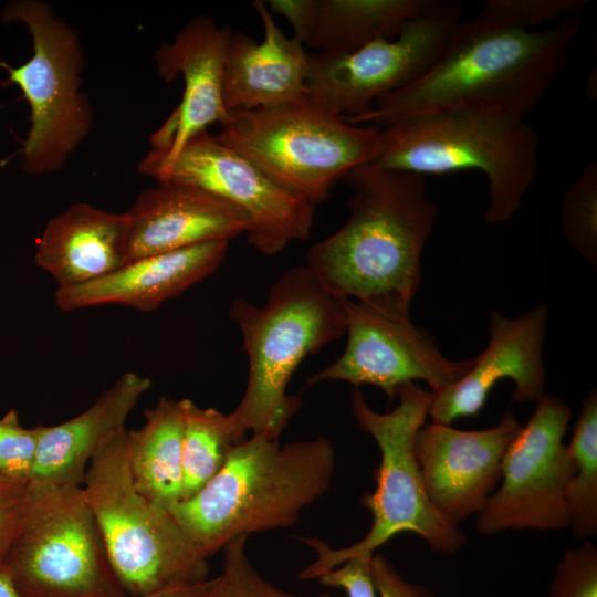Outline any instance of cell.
<instances>
[{"mask_svg":"<svg viewBox=\"0 0 597 597\" xmlns=\"http://www.w3.org/2000/svg\"><path fill=\"white\" fill-rule=\"evenodd\" d=\"M548 308L537 305L514 318L493 311L490 341L459 380L430 390L428 417L451 425L457 418L474 417L484 407L492 388L502 379L514 381L513 400L538 401L545 394L543 344Z\"/></svg>","mask_w":597,"mask_h":597,"instance_id":"obj_16","label":"cell"},{"mask_svg":"<svg viewBox=\"0 0 597 597\" xmlns=\"http://www.w3.org/2000/svg\"><path fill=\"white\" fill-rule=\"evenodd\" d=\"M573 474L566 488L569 530L583 541L597 534V391L583 399L570 440L566 444Z\"/></svg>","mask_w":597,"mask_h":597,"instance_id":"obj_25","label":"cell"},{"mask_svg":"<svg viewBox=\"0 0 597 597\" xmlns=\"http://www.w3.org/2000/svg\"><path fill=\"white\" fill-rule=\"evenodd\" d=\"M182 500L193 496L223 467L234 442L227 413L181 399Z\"/></svg>","mask_w":597,"mask_h":597,"instance_id":"obj_26","label":"cell"},{"mask_svg":"<svg viewBox=\"0 0 597 597\" xmlns=\"http://www.w3.org/2000/svg\"><path fill=\"white\" fill-rule=\"evenodd\" d=\"M347 344L332 364L311 375L305 387L343 380L380 388L391 401L401 386L422 380L431 390L462 378L474 357L451 360L410 317V302L397 295L342 298Z\"/></svg>","mask_w":597,"mask_h":597,"instance_id":"obj_12","label":"cell"},{"mask_svg":"<svg viewBox=\"0 0 597 597\" xmlns=\"http://www.w3.org/2000/svg\"><path fill=\"white\" fill-rule=\"evenodd\" d=\"M582 28L577 15L528 30L481 11L451 32L431 66L408 86L348 123L384 128L404 118L449 108L531 114L567 67Z\"/></svg>","mask_w":597,"mask_h":597,"instance_id":"obj_1","label":"cell"},{"mask_svg":"<svg viewBox=\"0 0 597 597\" xmlns=\"http://www.w3.org/2000/svg\"><path fill=\"white\" fill-rule=\"evenodd\" d=\"M371 575L379 597H436L428 587L406 580L381 554L371 557Z\"/></svg>","mask_w":597,"mask_h":597,"instance_id":"obj_33","label":"cell"},{"mask_svg":"<svg viewBox=\"0 0 597 597\" xmlns=\"http://www.w3.org/2000/svg\"><path fill=\"white\" fill-rule=\"evenodd\" d=\"M151 380L123 374L82 413L55 426H39L38 450L25 489L82 485L95 453L125 428Z\"/></svg>","mask_w":597,"mask_h":597,"instance_id":"obj_21","label":"cell"},{"mask_svg":"<svg viewBox=\"0 0 597 597\" xmlns=\"http://www.w3.org/2000/svg\"><path fill=\"white\" fill-rule=\"evenodd\" d=\"M343 180L352 190L348 219L308 249L305 265L338 298L397 295L411 303L438 212L423 176L367 163Z\"/></svg>","mask_w":597,"mask_h":597,"instance_id":"obj_2","label":"cell"},{"mask_svg":"<svg viewBox=\"0 0 597 597\" xmlns=\"http://www.w3.org/2000/svg\"><path fill=\"white\" fill-rule=\"evenodd\" d=\"M82 488L113 573L127 596L208 579V558L169 510L136 489L129 430L121 431L95 453Z\"/></svg>","mask_w":597,"mask_h":597,"instance_id":"obj_7","label":"cell"},{"mask_svg":"<svg viewBox=\"0 0 597 597\" xmlns=\"http://www.w3.org/2000/svg\"><path fill=\"white\" fill-rule=\"evenodd\" d=\"M588 3L587 0H488L482 11L538 30L577 15Z\"/></svg>","mask_w":597,"mask_h":597,"instance_id":"obj_30","label":"cell"},{"mask_svg":"<svg viewBox=\"0 0 597 597\" xmlns=\"http://www.w3.org/2000/svg\"><path fill=\"white\" fill-rule=\"evenodd\" d=\"M213 578L203 582L177 587H170L158 591L126 597H202L212 586Z\"/></svg>","mask_w":597,"mask_h":597,"instance_id":"obj_36","label":"cell"},{"mask_svg":"<svg viewBox=\"0 0 597 597\" xmlns=\"http://www.w3.org/2000/svg\"><path fill=\"white\" fill-rule=\"evenodd\" d=\"M25 507L4 556L23 597H126L82 485L24 489Z\"/></svg>","mask_w":597,"mask_h":597,"instance_id":"obj_10","label":"cell"},{"mask_svg":"<svg viewBox=\"0 0 597 597\" xmlns=\"http://www.w3.org/2000/svg\"><path fill=\"white\" fill-rule=\"evenodd\" d=\"M232 32L210 17L199 15L156 50L159 77L169 83L181 75L184 93L179 105L150 136V149L174 153L226 116L222 83Z\"/></svg>","mask_w":597,"mask_h":597,"instance_id":"obj_17","label":"cell"},{"mask_svg":"<svg viewBox=\"0 0 597 597\" xmlns=\"http://www.w3.org/2000/svg\"><path fill=\"white\" fill-rule=\"evenodd\" d=\"M374 553L355 555L341 565L321 573L322 585L345 589L348 597H377L371 575V557Z\"/></svg>","mask_w":597,"mask_h":597,"instance_id":"obj_32","label":"cell"},{"mask_svg":"<svg viewBox=\"0 0 597 597\" xmlns=\"http://www.w3.org/2000/svg\"><path fill=\"white\" fill-rule=\"evenodd\" d=\"M548 597H597V548L590 541L565 552Z\"/></svg>","mask_w":597,"mask_h":597,"instance_id":"obj_31","label":"cell"},{"mask_svg":"<svg viewBox=\"0 0 597 597\" xmlns=\"http://www.w3.org/2000/svg\"><path fill=\"white\" fill-rule=\"evenodd\" d=\"M335 449L317 437L280 446L252 433L219 472L170 514L206 558L240 535L286 528L331 488Z\"/></svg>","mask_w":597,"mask_h":597,"instance_id":"obj_3","label":"cell"},{"mask_svg":"<svg viewBox=\"0 0 597 597\" xmlns=\"http://www.w3.org/2000/svg\"><path fill=\"white\" fill-rule=\"evenodd\" d=\"M219 124L218 142L313 206L353 169L373 163L379 150V128L355 126L308 97L228 112Z\"/></svg>","mask_w":597,"mask_h":597,"instance_id":"obj_8","label":"cell"},{"mask_svg":"<svg viewBox=\"0 0 597 597\" xmlns=\"http://www.w3.org/2000/svg\"><path fill=\"white\" fill-rule=\"evenodd\" d=\"M0 18L24 24L32 38V56L17 67L4 65L9 83L21 90L30 111L22 169L31 176L56 172L95 122L93 105L82 90L83 44L75 29L42 0H12Z\"/></svg>","mask_w":597,"mask_h":597,"instance_id":"obj_9","label":"cell"},{"mask_svg":"<svg viewBox=\"0 0 597 597\" xmlns=\"http://www.w3.org/2000/svg\"><path fill=\"white\" fill-rule=\"evenodd\" d=\"M127 218V262L245 233L247 216L200 188L157 182L143 190Z\"/></svg>","mask_w":597,"mask_h":597,"instance_id":"obj_18","label":"cell"},{"mask_svg":"<svg viewBox=\"0 0 597 597\" xmlns=\"http://www.w3.org/2000/svg\"><path fill=\"white\" fill-rule=\"evenodd\" d=\"M572 415L558 397L537 401L505 452L500 483L476 516L478 533L569 527L566 488L573 465L563 440Z\"/></svg>","mask_w":597,"mask_h":597,"instance_id":"obj_14","label":"cell"},{"mask_svg":"<svg viewBox=\"0 0 597 597\" xmlns=\"http://www.w3.org/2000/svg\"><path fill=\"white\" fill-rule=\"evenodd\" d=\"M229 318L241 331L249 359L242 399L227 413L231 436L235 443L248 431L279 441L302 405L286 392L294 371L306 356L345 334L342 298L301 265L273 283L263 306L235 298Z\"/></svg>","mask_w":597,"mask_h":597,"instance_id":"obj_4","label":"cell"},{"mask_svg":"<svg viewBox=\"0 0 597 597\" xmlns=\"http://www.w3.org/2000/svg\"><path fill=\"white\" fill-rule=\"evenodd\" d=\"M248 537L237 536L223 546L222 572L202 597H302L276 587L259 574L247 554Z\"/></svg>","mask_w":597,"mask_h":597,"instance_id":"obj_28","label":"cell"},{"mask_svg":"<svg viewBox=\"0 0 597 597\" xmlns=\"http://www.w3.org/2000/svg\"><path fill=\"white\" fill-rule=\"evenodd\" d=\"M39 436L40 427L21 426L14 409L0 418V473L21 490L31 478Z\"/></svg>","mask_w":597,"mask_h":597,"instance_id":"obj_29","label":"cell"},{"mask_svg":"<svg viewBox=\"0 0 597 597\" xmlns=\"http://www.w3.org/2000/svg\"><path fill=\"white\" fill-rule=\"evenodd\" d=\"M228 249L229 241H214L129 261L96 281L57 289L56 305L65 312L107 304L153 311L212 274Z\"/></svg>","mask_w":597,"mask_h":597,"instance_id":"obj_20","label":"cell"},{"mask_svg":"<svg viewBox=\"0 0 597 597\" xmlns=\"http://www.w3.org/2000/svg\"><path fill=\"white\" fill-rule=\"evenodd\" d=\"M23 490L13 485L0 473V501H12L22 498Z\"/></svg>","mask_w":597,"mask_h":597,"instance_id":"obj_38","label":"cell"},{"mask_svg":"<svg viewBox=\"0 0 597 597\" xmlns=\"http://www.w3.org/2000/svg\"><path fill=\"white\" fill-rule=\"evenodd\" d=\"M145 422L129 430V464L136 489L169 510L182 498V408L161 397L145 410Z\"/></svg>","mask_w":597,"mask_h":597,"instance_id":"obj_23","label":"cell"},{"mask_svg":"<svg viewBox=\"0 0 597 597\" xmlns=\"http://www.w3.org/2000/svg\"><path fill=\"white\" fill-rule=\"evenodd\" d=\"M270 12L284 17L293 29V38L306 44L315 29L320 0H269L264 1Z\"/></svg>","mask_w":597,"mask_h":597,"instance_id":"obj_34","label":"cell"},{"mask_svg":"<svg viewBox=\"0 0 597 597\" xmlns=\"http://www.w3.org/2000/svg\"><path fill=\"white\" fill-rule=\"evenodd\" d=\"M462 14L460 1L438 0L392 39L376 40L348 54H311L308 98L346 122L367 114L377 101L408 86L431 66Z\"/></svg>","mask_w":597,"mask_h":597,"instance_id":"obj_13","label":"cell"},{"mask_svg":"<svg viewBox=\"0 0 597 597\" xmlns=\"http://www.w3.org/2000/svg\"><path fill=\"white\" fill-rule=\"evenodd\" d=\"M396 397L398 405L380 413L368 406L358 388L352 390V413L380 451V462L374 472L376 488L360 500L373 522L367 534L347 547L331 548L320 538L300 537L316 552V561L298 574L300 579L315 578L355 555L373 554L405 532L419 535L433 552L441 554L455 553L467 544L460 526L431 504L413 451L416 433L428 417L431 394L409 383L398 388Z\"/></svg>","mask_w":597,"mask_h":597,"instance_id":"obj_6","label":"cell"},{"mask_svg":"<svg viewBox=\"0 0 597 597\" xmlns=\"http://www.w3.org/2000/svg\"><path fill=\"white\" fill-rule=\"evenodd\" d=\"M25 507L24 496L0 501V566L21 523Z\"/></svg>","mask_w":597,"mask_h":597,"instance_id":"obj_35","label":"cell"},{"mask_svg":"<svg viewBox=\"0 0 597 597\" xmlns=\"http://www.w3.org/2000/svg\"><path fill=\"white\" fill-rule=\"evenodd\" d=\"M264 31L263 41L233 31L222 83L228 112L295 104L306 100L308 54L304 44L286 36L264 1L252 2Z\"/></svg>","mask_w":597,"mask_h":597,"instance_id":"obj_19","label":"cell"},{"mask_svg":"<svg viewBox=\"0 0 597 597\" xmlns=\"http://www.w3.org/2000/svg\"><path fill=\"white\" fill-rule=\"evenodd\" d=\"M57 289L104 277L127 261V218L77 202L53 217L36 241L34 255Z\"/></svg>","mask_w":597,"mask_h":597,"instance_id":"obj_22","label":"cell"},{"mask_svg":"<svg viewBox=\"0 0 597 597\" xmlns=\"http://www.w3.org/2000/svg\"><path fill=\"white\" fill-rule=\"evenodd\" d=\"M520 428L507 411L486 429L426 422L417 431L413 451L425 490L443 517L460 526L480 513L500 483L505 452Z\"/></svg>","mask_w":597,"mask_h":597,"instance_id":"obj_15","label":"cell"},{"mask_svg":"<svg viewBox=\"0 0 597 597\" xmlns=\"http://www.w3.org/2000/svg\"><path fill=\"white\" fill-rule=\"evenodd\" d=\"M540 137L525 117L489 108H449L418 114L379 129L373 161L416 175L465 169L483 172L489 224L511 220L538 167Z\"/></svg>","mask_w":597,"mask_h":597,"instance_id":"obj_5","label":"cell"},{"mask_svg":"<svg viewBox=\"0 0 597 597\" xmlns=\"http://www.w3.org/2000/svg\"><path fill=\"white\" fill-rule=\"evenodd\" d=\"M0 597H23L2 566H0Z\"/></svg>","mask_w":597,"mask_h":597,"instance_id":"obj_37","label":"cell"},{"mask_svg":"<svg viewBox=\"0 0 597 597\" xmlns=\"http://www.w3.org/2000/svg\"><path fill=\"white\" fill-rule=\"evenodd\" d=\"M138 171L157 182L200 188L240 209L248 218V242L261 254L275 255L310 237L315 206L280 187L207 130L174 153L150 149Z\"/></svg>","mask_w":597,"mask_h":597,"instance_id":"obj_11","label":"cell"},{"mask_svg":"<svg viewBox=\"0 0 597 597\" xmlns=\"http://www.w3.org/2000/svg\"><path fill=\"white\" fill-rule=\"evenodd\" d=\"M562 235L587 262L597 265V161H589L565 190Z\"/></svg>","mask_w":597,"mask_h":597,"instance_id":"obj_27","label":"cell"},{"mask_svg":"<svg viewBox=\"0 0 597 597\" xmlns=\"http://www.w3.org/2000/svg\"><path fill=\"white\" fill-rule=\"evenodd\" d=\"M438 0H320L318 18L305 44L322 54L352 53L379 39L397 36L409 20Z\"/></svg>","mask_w":597,"mask_h":597,"instance_id":"obj_24","label":"cell"}]
</instances>
